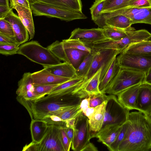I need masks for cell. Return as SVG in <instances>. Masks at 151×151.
Returning <instances> with one entry per match:
<instances>
[{
	"label": "cell",
	"mask_w": 151,
	"mask_h": 151,
	"mask_svg": "<svg viewBox=\"0 0 151 151\" xmlns=\"http://www.w3.org/2000/svg\"><path fill=\"white\" fill-rule=\"evenodd\" d=\"M124 138L118 151H150L151 122L141 112H129Z\"/></svg>",
	"instance_id": "obj_1"
},
{
	"label": "cell",
	"mask_w": 151,
	"mask_h": 151,
	"mask_svg": "<svg viewBox=\"0 0 151 151\" xmlns=\"http://www.w3.org/2000/svg\"><path fill=\"white\" fill-rule=\"evenodd\" d=\"M82 99L77 95L66 91L48 94L36 100L29 101L30 115L32 119L33 117L42 119L50 112L63 110L80 104Z\"/></svg>",
	"instance_id": "obj_2"
},
{
	"label": "cell",
	"mask_w": 151,
	"mask_h": 151,
	"mask_svg": "<svg viewBox=\"0 0 151 151\" xmlns=\"http://www.w3.org/2000/svg\"><path fill=\"white\" fill-rule=\"evenodd\" d=\"M17 54L25 56L30 60L42 65L44 68L61 63L47 48L44 47L35 41L22 44L19 46Z\"/></svg>",
	"instance_id": "obj_3"
},
{
	"label": "cell",
	"mask_w": 151,
	"mask_h": 151,
	"mask_svg": "<svg viewBox=\"0 0 151 151\" xmlns=\"http://www.w3.org/2000/svg\"><path fill=\"white\" fill-rule=\"evenodd\" d=\"M30 7L35 16H45L66 22L87 18L82 11L63 10L37 0H30Z\"/></svg>",
	"instance_id": "obj_4"
},
{
	"label": "cell",
	"mask_w": 151,
	"mask_h": 151,
	"mask_svg": "<svg viewBox=\"0 0 151 151\" xmlns=\"http://www.w3.org/2000/svg\"><path fill=\"white\" fill-rule=\"evenodd\" d=\"M145 75L142 72L120 68L105 93L117 95L125 89L142 83Z\"/></svg>",
	"instance_id": "obj_5"
},
{
	"label": "cell",
	"mask_w": 151,
	"mask_h": 151,
	"mask_svg": "<svg viewBox=\"0 0 151 151\" xmlns=\"http://www.w3.org/2000/svg\"><path fill=\"white\" fill-rule=\"evenodd\" d=\"M108 96L102 127L107 125H123L127 120L129 111L119 102L116 95Z\"/></svg>",
	"instance_id": "obj_6"
},
{
	"label": "cell",
	"mask_w": 151,
	"mask_h": 151,
	"mask_svg": "<svg viewBox=\"0 0 151 151\" xmlns=\"http://www.w3.org/2000/svg\"><path fill=\"white\" fill-rule=\"evenodd\" d=\"M118 15H123L129 18L132 20V24L139 23L151 25V7L124 8L111 12L102 13L97 22L99 25H103L105 19Z\"/></svg>",
	"instance_id": "obj_7"
},
{
	"label": "cell",
	"mask_w": 151,
	"mask_h": 151,
	"mask_svg": "<svg viewBox=\"0 0 151 151\" xmlns=\"http://www.w3.org/2000/svg\"><path fill=\"white\" fill-rule=\"evenodd\" d=\"M71 148L75 151H82L93 137L90 131L89 119L81 112L76 118Z\"/></svg>",
	"instance_id": "obj_8"
},
{
	"label": "cell",
	"mask_w": 151,
	"mask_h": 151,
	"mask_svg": "<svg viewBox=\"0 0 151 151\" xmlns=\"http://www.w3.org/2000/svg\"><path fill=\"white\" fill-rule=\"evenodd\" d=\"M116 60L121 68L139 71L146 74L151 68V56L122 52L116 56Z\"/></svg>",
	"instance_id": "obj_9"
},
{
	"label": "cell",
	"mask_w": 151,
	"mask_h": 151,
	"mask_svg": "<svg viewBox=\"0 0 151 151\" xmlns=\"http://www.w3.org/2000/svg\"><path fill=\"white\" fill-rule=\"evenodd\" d=\"M96 52L90 68L84 81L91 78L102 67L100 82L109 67L114 58L119 54L122 51L108 49H102Z\"/></svg>",
	"instance_id": "obj_10"
},
{
	"label": "cell",
	"mask_w": 151,
	"mask_h": 151,
	"mask_svg": "<svg viewBox=\"0 0 151 151\" xmlns=\"http://www.w3.org/2000/svg\"><path fill=\"white\" fill-rule=\"evenodd\" d=\"M59 129V126L48 125L42 139L36 143L37 151H65L60 139Z\"/></svg>",
	"instance_id": "obj_11"
},
{
	"label": "cell",
	"mask_w": 151,
	"mask_h": 151,
	"mask_svg": "<svg viewBox=\"0 0 151 151\" xmlns=\"http://www.w3.org/2000/svg\"><path fill=\"white\" fill-rule=\"evenodd\" d=\"M11 25L14 32V39L20 45L29 40V32L19 17L11 10L4 19Z\"/></svg>",
	"instance_id": "obj_12"
},
{
	"label": "cell",
	"mask_w": 151,
	"mask_h": 151,
	"mask_svg": "<svg viewBox=\"0 0 151 151\" xmlns=\"http://www.w3.org/2000/svg\"><path fill=\"white\" fill-rule=\"evenodd\" d=\"M102 67L88 80L84 81L73 92L82 99L90 96L101 93L99 89L100 78Z\"/></svg>",
	"instance_id": "obj_13"
},
{
	"label": "cell",
	"mask_w": 151,
	"mask_h": 151,
	"mask_svg": "<svg viewBox=\"0 0 151 151\" xmlns=\"http://www.w3.org/2000/svg\"><path fill=\"white\" fill-rule=\"evenodd\" d=\"M106 38L104 36L102 28H98L74 29L71 33L69 39H79L86 44L96 42Z\"/></svg>",
	"instance_id": "obj_14"
},
{
	"label": "cell",
	"mask_w": 151,
	"mask_h": 151,
	"mask_svg": "<svg viewBox=\"0 0 151 151\" xmlns=\"http://www.w3.org/2000/svg\"><path fill=\"white\" fill-rule=\"evenodd\" d=\"M10 7L15 9L18 16L28 30L30 38L32 39L35 34V28L32 16V11L29 9L20 5L13 0H9Z\"/></svg>",
	"instance_id": "obj_15"
},
{
	"label": "cell",
	"mask_w": 151,
	"mask_h": 151,
	"mask_svg": "<svg viewBox=\"0 0 151 151\" xmlns=\"http://www.w3.org/2000/svg\"><path fill=\"white\" fill-rule=\"evenodd\" d=\"M136 110L145 115L151 111V85L141 83L136 101Z\"/></svg>",
	"instance_id": "obj_16"
},
{
	"label": "cell",
	"mask_w": 151,
	"mask_h": 151,
	"mask_svg": "<svg viewBox=\"0 0 151 151\" xmlns=\"http://www.w3.org/2000/svg\"><path fill=\"white\" fill-rule=\"evenodd\" d=\"M34 86L39 85L60 84L70 79L54 75L46 68L32 73Z\"/></svg>",
	"instance_id": "obj_17"
},
{
	"label": "cell",
	"mask_w": 151,
	"mask_h": 151,
	"mask_svg": "<svg viewBox=\"0 0 151 151\" xmlns=\"http://www.w3.org/2000/svg\"><path fill=\"white\" fill-rule=\"evenodd\" d=\"M123 125H106L102 127L99 132L93 134V137L98 138L99 141L108 148L116 139Z\"/></svg>",
	"instance_id": "obj_18"
},
{
	"label": "cell",
	"mask_w": 151,
	"mask_h": 151,
	"mask_svg": "<svg viewBox=\"0 0 151 151\" xmlns=\"http://www.w3.org/2000/svg\"><path fill=\"white\" fill-rule=\"evenodd\" d=\"M141 84L130 87L123 90L117 95V99L119 102L129 111L136 109V101Z\"/></svg>",
	"instance_id": "obj_19"
},
{
	"label": "cell",
	"mask_w": 151,
	"mask_h": 151,
	"mask_svg": "<svg viewBox=\"0 0 151 151\" xmlns=\"http://www.w3.org/2000/svg\"><path fill=\"white\" fill-rule=\"evenodd\" d=\"M45 68L51 73L59 76L72 78L76 77V70L70 63L64 62Z\"/></svg>",
	"instance_id": "obj_20"
},
{
	"label": "cell",
	"mask_w": 151,
	"mask_h": 151,
	"mask_svg": "<svg viewBox=\"0 0 151 151\" xmlns=\"http://www.w3.org/2000/svg\"><path fill=\"white\" fill-rule=\"evenodd\" d=\"M107 102V101L95 107L94 114L91 119H89L90 131L91 132L96 133L99 132L102 128Z\"/></svg>",
	"instance_id": "obj_21"
},
{
	"label": "cell",
	"mask_w": 151,
	"mask_h": 151,
	"mask_svg": "<svg viewBox=\"0 0 151 151\" xmlns=\"http://www.w3.org/2000/svg\"><path fill=\"white\" fill-rule=\"evenodd\" d=\"M48 127L46 122L43 119H32L30 129L32 141L36 143L40 141L44 136Z\"/></svg>",
	"instance_id": "obj_22"
},
{
	"label": "cell",
	"mask_w": 151,
	"mask_h": 151,
	"mask_svg": "<svg viewBox=\"0 0 151 151\" xmlns=\"http://www.w3.org/2000/svg\"><path fill=\"white\" fill-rule=\"evenodd\" d=\"M120 68L117 63L116 56L113 59L109 67L99 82V89L101 93H105L106 89L117 73Z\"/></svg>",
	"instance_id": "obj_23"
},
{
	"label": "cell",
	"mask_w": 151,
	"mask_h": 151,
	"mask_svg": "<svg viewBox=\"0 0 151 151\" xmlns=\"http://www.w3.org/2000/svg\"><path fill=\"white\" fill-rule=\"evenodd\" d=\"M39 1L63 10H82L81 0H40Z\"/></svg>",
	"instance_id": "obj_24"
},
{
	"label": "cell",
	"mask_w": 151,
	"mask_h": 151,
	"mask_svg": "<svg viewBox=\"0 0 151 151\" xmlns=\"http://www.w3.org/2000/svg\"><path fill=\"white\" fill-rule=\"evenodd\" d=\"M63 48L68 63L71 64L76 70L78 67L85 58L89 53L87 51L77 49Z\"/></svg>",
	"instance_id": "obj_25"
},
{
	"label": "cell",
	"mask_w": 151,
	"mask_h": 151,
	"mask_svg": "<svg viewBox=\"0 0 151 151\" xmlns=\"http://www.w3.org/2000/svg\"><path fill=\"white\" fill-rule=\"evenodd\" d=\"M132 24V20L123 15L111 17L105 19L104 22V27L108 25L124 29L135 30L134 28L131 27Z\"/></svg>",
	"instance_id": "obj_26"
},
{
	"label": "cell",
	"mask_w": 151,
	"mask_h": 151,
	"mask_svg": "<svg viewBox=\"0 0 151 151\" xmlns=\"http://www.w3.org/2000/svg\"><path fill=\"white\" fill-rule=\"evenodd\" d=\"M122 52L151 56V40L143 41L131 44Z\"/></svg>",
	"instance_id": "obj_27"
},
{
	"label": "cell",
	"mask_w": 151,
	"mask_h": 151,
	"mask_svg": "<svg viewBox=\"0 0 151 151\" xmlns=\"http://www.w3.org/2000/svg\"><path fill=\"white\" fill-rule=\"evenodd\" d=\"M31 74L30 72L24 73L18 81V88L16 91L17 96L23 97L29 91H34Z\"/></svg>",
	"instance_id": "obj_28"
},
{
	"label": "cell",
	"mask_w": 151,
	"mask_h": 151,
	"mask_svg": "<svg viewBox=\"0 0 151 151\" xmlns=\"http://www.w3.org/2000/svg\"><path fill=\"white\" fill-rule=\"evenodd\" d=\"M85 78L84 77H76L70 79L58 85L48 94H52L61 91L73 93L74 90L82 83Z\"/></svg>",
	"instance_id": "obj_29"
},
{
	"label": "cell",
	"mask_w": 151,
	"mask_h": 151,
	"mask_svg": "<svg viewBox=\"0 0 151 151\" xmlns=\"http://www.w3.org/2000/svg\"><path fill=\"white\" fill-rule=\"evenodd\" d=\"M135 30L124 29L112 26L106 25L102 28L104 36L108 39L114 40H121L125 37L128 30Z\"/></svg>",
	"instance_id": "obj_30"
},
{
	"label": "cell",
	"mask_w": 151,
	"mask_h": 151,
	"mask_svg": "<svg viewBox=\"0 0 151 151\" xmlns=\"http://www.w3.org/2000/svg\"><path fill=\"white\" fill-rule=\"evenodd\" d=\"M135 0H105L101 14L126 8Z\"/></svg>",
	"instance_id": "obj_31"
},
{
	"label": "cell",
	"mask_w": 151,
	"mask_h": 151,
	"mask_svg": "<svg viewBox=\"0 0 151 151\" xmlns=\"http://www.w3.org/2000/svg\"><path fill=\"white\" fill-rule=\"evenodd\" d=\"M91 52L86 55L76 70V76L86 78L91 66L96 52L92 49Z\"/></svg>",
	"instance_id": "obj_32"
},
{
	"label": "cell",
	"mask_w": 151,
	"mask_h": 151,
	"mask_svg": "<svg viewBox=\"0 0 151 151\" xmlns=\"http://www.w3.org/2000/svg\"><path fill=\"white\" fill-rule=\"evenodd\" d=\"M64 48H74L85 51L91 53L92 48L79 39L64 40L61 41Z\"/></svg>",
	"instance_id": "obj_33"
},
{
	"label": "cell",
	"mask_w": 151,
	"mask_h": 151,
	"mask_svg": "<svg viewBox=\"0 0 151 151\" xmlns=\"http://www.w3.org/2000/svg\"><path fill=\"white\" fill-rule=\"evenodd\" d=\"M81 111L80 109V104L63 110L50 112L48 113L56 115L65 121L69 119L76 118Z\"/></svg>",
	"instance_id": "obj_34"
},
{
	"label": "cell",
	"mask_w": 151,
	"mask_h": 151,
	"mask_svg": "<svg viewBox=\"0 0 151 151\" xmlns=\"http://www.w3.org/2000/svg\"><path fill=\"white\" fill-rule=\"evenodd\" d=\"M105 0H101L95 1L90 8L92 19L94 22L100 17Z\"/></svg>",
	"instance_id": "obj_35"
},
{
	"label": "cell",
	"mask_w": 151,
	"mask_h": 151,
	"mask_svg": "<svg viewBox=\"0 0 151 151\" xmlns=\"http://www.w3.org/2000/svg\"><path fill=\"white\" fill-rule=\"evenodd\" d=\"M0 34L14 40V32L11 25L4 19H0Z\"/></svg>",
	"instance_id": "obj_36"
},
{
	"label": "cell",
	"mask_w": 151,
	"mask_h": 151,
	"mask_svg": "<svg viewBox=\"0 0 151 151\" xmlns=\"http://www.w3.org/2000/svg\"><path fill=\"white\" fill-rule=\"evenodd\" d=\"M127 126V122L122 127L115 141L111 144L108 149L111 151H118L119 147L123 140Z\"/></svg>",
	"instance_id": "obj_37"
},
{
	"label": "cell",
	"mask_w": 151,
	"mask_h": 151,
	"mask_svg": "<svg viewBox=\"0 0 151 151\" xmlns=\"http://www.w3.org/2000/svg\"><path fill=\"white\" fill-rule=\"evenodd\" d=\"M42 119L46 121L48 125H53L63 127L66 126L65 121L63 120L59 116L51 114H48Z\"/></svg>",
	"instance_id": "obj_38"
},
{
	"label": "cell",
	"mask_w": 151,
	"mask_h": 151,
	"mask_svg": "<svg viewBox=\"0 0 151 151\" xmlns=\"http://www.w3.org/2000/svg\"><path fill=\"white\" fill-rule=\"evenodd\" d=\"M58 85H39L34 86V92L43 97L49 93Z\"/></svg>",
	"instance_id": "obj_39"
},
{
	"label": "cell",
	"mask_w": 151,
	"mask_h": 151,
	"mask_svg": "<svg viewBox=\"0 0 151 151\" xmlns=\"http://www.w3.org/2000/svg\"><path fill=\"white\" fill-rule=\"evenodd\" d=\"M90 96V107H96L107 100L108 95L105 93H100Z\"/></svg>",
	"instance_id": "obj_40"
},
{
	"label": "cell",
	"mask_w": 151,
	"mask_h": 151,
	"mask_svg": "<svg viewBox=\"0 0 151 151\" xmlns=\"http://www.w3.org/2000/svg\"><path fill=\"white\" fill-rule=\"evenodd\" d=\"M19 47L18 45L0 44V53L6 55L16 54Z\"/></svg>",
	"instance_id": "obj_41"
},
{
	"label": "cell",
	"mask_w": 151,
	"mask_h": 151,
	"mask_svg": "<svg viewBox=\"0 0 151 151\" xmlns=\"http://www.w3.org/2000/svg\"><path fill=\"white\" fill-rule=\"evenodd\" d=\"M59 135L65 151H69L71 147V143L65 132L64 127H59Z\"/></svg>",
	"instance_id": "obj_42"
},
{
	"label": "cell",
	"mask_w": 151,
	"mask_h": 151,
	"mask_svg": "<svg viewBox=\"0 0 151 151\" xmlns=\"http://www.w3.org/2000/svg\"><path fill=\"white\" fill-rule=\"evenodd\" d=\"M151 6V0H135L126 8H145Z\"/></svg>",
	"instance_id": "obj_43"
},
{
	"label": "cell",
	"mask_w": 151,
	"mask_h": 151,
	"mask_svg": "<svg viewBox=\"0 0 151 151\" xmlns=\"http://www.w3.org/2000/svg\"><path fill=\"white\" fill-rule=\"evenodd\" d=\"M0 44L18 45L14 40L1 34H0Z\"/></svg>",
	"instance_id": "obj_44"
},
{
	"label": "cell",
	"mask_w": 151,
	"mask_h": 151,
	"mask_svg": "<svg viewBox=\"0 0 151 151\" xmlns=\"http://www.w3.org/2000/svg\"><path fill=\"white\" fill-rule=\"evenodd\" d=\"M90 96H89L82 100L80 104V109L81 111L83 112L90 107Z\"/></svg>",
	"instance_id": "obj_45"
},
{
	"label": "cell",
	"mask_w": 151,
	"mask_h": 151,
	"mask_svg": "<svg viewBox=\"0 0 151 151\" xmlns=\"http://www.w3.org/2000/svg\"><path fill=\"white\" fill-rule=\"evenodd\" d=\"M12 9L10 7L0 5V19H4L10 11Z\"/></svg>",
	"instance_id": "obj_46"
},
{
	"label": "cell",
	"mask_w": 151,
	"mask_h": 151,
	"mask_svg": "<svg viewBox=\"0 0 151 151\" xmlns=\"http://www.w3.org/2000/svg\"><path fill=\"white\" fill-rule=\"evenodd\" d=\"M65 130L72 144L74 136V129L72 127L67 125L64 127Z\"/></svg>",
	"instance_id": "obj_47"
},
{
	"label": "cell",
	"mask_w": 151,
	"mask_h": 151,
	"mask_svg": "<svg viewBox=\"0 0 151 151\" xmlns=\"http://www.w3.org/2000/svg\"><path fill=\"white\" fill-rule=\"evenodd\" d=\"M95 110V107H89L83 111V114L89 119H91L94 114Z\"/></svg>",
	"instance_id": "obj_48"
},
{
	"label": "cell",
	"mask_w": 151,
	"mask_h": 151,
	"mask_svg": "<svg viewBox=\"0 0 151 151\" xmlns=\"http://www.w3.org/2000/svg\"><path fill=\"white\" fill-rule=\"evenodd\" d=\"M22 151H37L36 142L32 141L29 144L26 145L23 147Z\"/></svg>",
	"instance_id": "obj_49"
},
{
	"label": "cell",
	"mask_w": 151,
	"mask_h": 151,
	"mask_svg": "<svg viewBox=\"0 0 151 151\" xmlns=\"http://www.w3.org/2000/svg\"><path fill=\"white\" fill-rule=\"evenodd\" d=\"M21 5L27 8L31 9L30 7V0H13Z\"/></svg>",
	"instance_id": "obj_50"
},
{
	"label": "cell",
	"mask_w": 151,
	"mask_h": 151,
	"mask_svg": "<svg viewBox=\"0 0 151 151\" xmlns=\"http://www.w3.org/2000/svg\"><path fill=\"white\" fill-rule=\"evenodd\" d=\"M97 148L92 143L89 142L82 150V151H97Z\"/></svg>",
	"instance_id": "obj_51"
},
{
	"label": "cell",
	"mask_w": 151,
	"mask_h": 151,
	"mask_svg": "<svg viewBox=\"0 0 151 151\" xmlns=\"http://www.w3.org/2000/svg\"><path fill=\"white\" fill-rule=\"evenodd\" d=\"M142 83L151 85V68L146 73Z\"/></svg>",
	"instance_id": "obj_52"
},
{
	"label": "cell",
	"mask_w": 151,
	"mask_h": 151,
	"mask_svg": "<svg viewBox=\"0 0 151 151\" xmlns=\"http://www.w3.org/2000/svg\"><path fill=\"white\" fill-rule=\"evenodd\" d=\"M76 118H71L65 121L67 125L73 129L74 128Z\"/></svg>",
	"instance_id": "obj_53"
},
{
	"label": "cell",
	"mask_w": 151,
	"mask_h": 151,
	"mask_svg": "<svg viewBox=\"0 0 151 151\" xmlns=\"http://www.w3.org/2000/svg\"><path fill=\"white\" fill-rule=\"evenodd\" d=\"M9 0H0V5H3L10 7L9 1Z\"/></svg>",
	"instance_id": "obj_54"
},
{
	"label": "cell",
	"mask_w": 151,
	"mask_h": 151,
	"mask_svg": "<svg viewBox=\"0 0 151 151\" xmlns=\"http://www.w3.org/2000/svg\"><path fill=\"white\" fill-rule=\"evenodd\" d=\"M145 115L151 122V111L149 114Z\"/></svg>",
	"instance_id": "obj_55"
},
{
	"label": "cell",
	"mask_w": 151,
	"mask_h": 151,
	"mask_svg": "<svg viewBox=\"0 0 151 151\" xmlns=\"http://www.w3.org/2000/svg\"><path fill=\"white\" fill-rule=\"evenodd\" d=\"M38 0V1H39V0Z\"/></svg>",
	"instance_id": "obj_56"
},
{
	"label": "cell",
	"mask_w": 151,
	"mask_h": 151,
	"mask_svg": "<svg viewBox=\"0 0 151 151\" xmlns=\"http://www.w3.org/2000/svg\"></svg>",
	"instance_id": "obj_57"
}]
</instances>
